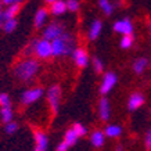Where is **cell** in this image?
<instances>
[{
	"label": "cell",
	"mask_w": 151,
	"mask_h": 151,
	"mask_svg": "<svg viewBox=\"0 0 151 151\" xmlns=\"http://www.w3.org/2000/svg\"><path fill=\"white\" fill-rule=\"evenodd\" d=\"M40 63L36 58H25L14 67V75L21 82H29L37 75Z\"/></svg>",
	"instance_id": "obj_1"
},
{
	"label": "cell",
	"mask_w": 151,
	"mask_h": 151,
	"mask_svg": "<svg viewBox=\"0 0 151 151\" xmlns=\"http://www.w3.org/2000/svg\"><path fill=\"white\" fill-rule=\"evenodd\" d=\"M76 47V40L72 33L65 31L61 36L55 37L51 40V49H53V57H64V55H71L72 51Z\"/></svg>",
	"instance_id": "obj_2"
},
{
	"label": "cell",
	"mask_w": 151,
	"mask_h": 151,
	"mask_svg": "<svg viewBox=\"0 0 151 151\" xmlns=\"http://www.w3.org/2000/svg\"><path fill=\"white\" fill-rule=\"evenodd\" d=\"M39 60H47L53 57V49H51V42L47 39H36L35 43V53Z\"/></svg>",
	"instance_id": "obj_3"
},
{
	"label": "cell",
	"mask_w": 151,
	"mask_h": 151,
	"mask_svg": "<svg viewBox=\"0 0 151 151\" xmlns=\"http://www.w3.org/2000/svg\"><path fill=\"white\" fill-rule=\"evenodd\" d=\"M65 32V25L61 22H51L49 25L43 28V33H42V37L43 39H47V40H54L55 37L61 36L63 33Z\"/></svg>",
	"instance_id": "obj_4"
},
{
	"label": "cell",
	"mask_w": 151,
	"mask_h": 151,
	"mask_svg": "<svg viewBox=\"0 0 151 151\" xmlns=\"http://www.w3.org/2000/svg\"><path fill=\"white\" fill-rule=\"evenodd\" d=\"M46 97H47V101H49V105H50L51 111L54 114H57L60 108V100H61V87L58 85L50 86L49 90L46 92Z\"/></svg>",
	"instance_id": "obj_5"
},
{
	"label": "cell",
	"mask_w": 151,
	"mask_h": 151,
	"mask_svg": "<svg viewBox=\"0 0 151 151\" xmlns=\"http://www.w3.org/2000/svg\"><path fill=\"white\" fill-rule=\"evenodd\" d=\"M118 82V76H116V73L110 71V72H105L103 79H101V85H100V94L101 96H105V94H108V93L112 90L115 87Z\"/></svg>",
	"instance_id": "obj_6"
},
{
	"label": "cell",
	"mask_w": 151,
	"mask_h": 151,
	"mask_svg": "<svg viewBox=\"0 0 151 151\" xmlns=\"http://www.w3.org/2000/svg\"><path fill=\"white\" fill-rule=\"evenodd\" d=\"M45 94V90L42 87H32V89H28L25 92H22L21 94V103L24 105H31L33 103H36L37 100H40Z\"/></svg>",
	"instance_id": "obj_7"
},
{
	"label": "cell",
	"mask_w": 151,
	"mask_h": 151,
	"mask_svg": "<svg viewBox=\"0 0 151 151\" xmlns=\"http://www.w3.org/2000/svg\"><path fill=\"white\" fill-rule=\"evenodd\" d=\"M112 29H114V32L119 33V35H133L134 27H133V22L130 21V18L125 17L122 19L115 21L112 25Z\"/></svg>",
	"instance_id": "obj_8"
},
{
	"label": "cell",
	"mask_w": 151,
	"mask_h": 151,
	"mask_svg": "<svg viewBox=\"0 0 151 151\" xmlns=\"http://www.w3.org/2000/svg\"><path fill=\"white\" fill-rule=\"evenodd\" d=\"M72 60L75 65L79 67V68H86L89 63H90V58H89V54L87 51L83 49V47H75V50L72 51Z\"/></svg>",
	"instance_id": "obj_9"
},
{
	"label": "cell",
	"mask_w": 151,
	"mask_h": 151,
	"mask_svg": "<svg viewBox=\"0 0 151 151\" xmlns=\"http://www.w3.org/2000/svg\"><path fill=\"white\" fill-rule=\"evenodd\" d=\"M33 137H35V148L33 151H47L49 148V137L45 132L42 130H35L33 132Z\"/></svg>",
	"instance_id": "obj_10"
},
{
	"label": "cell",
	"mask_w": 151,
	"mask_h": 151,
	"mask_svg": "<svg viewBox=\"0 0 151 151\" xmlns=\"http://www.w3.org/2000/svg\"><path fill=\"white\" fill-rule=\"evenodd\" d=\"M99 116L104 122H107L111 116V104H110V100L105 96H103L99 100Z\"/></svg>",
	"instance_id": "obj_11"
},
{
	"label": "cell",
	"mask_w": 151,
	"mask_h": 151,
	"mask_svg": "<svg viewBox=\"0 0 151 151\" xmlns=\"http://www.w3.org/2000/svg\"><path fill=\"white\" fill-rule=\"evenodd\" d=\"M144 101H146V99H144V96H143L142 93H139V92L132 93V94L129 96V100H128V110L129 111L139 110V108L144 104Z\"/></svg>",
	"instance_id": "obj_12"
},
{
	"label": "cell",
	"mask_w": 151,
	"mask_h": 151,
	"mask_svg": "<svg viewBox=\"0 0 151 151\" xmlns=\"http://www.w3.org/2000/svg\"><path fill=\"white\" fill-rule=\"evenodd\" d=\"M103 32V22H101V19H93V22L90 24V27H89V31H87V37H89V40H97L99 36L101 35Z\"/></svg>",
	"instance_id": "obj_13"
},
{
	"label": "cell",
	"mask_w": 151,
	"mask_h": 151,
	"mask_svg": "<svg viewBox=\"0 0 151 151\" xmlns=\"http://www.w3.org/2000/svg\"><path fill=\"white\" fill-rule=\"evenodd\" d=\"M65 11H68V10H67L65 0H55L54 3L50 4V9H49V13H50L51 15H54V17L63 15V14H65Z\"/></svg>",
	"instance_id": "obj_14"
},
{
	"label": "cell",
	"mask_w": 151,
	"mask_h": 151,
	"mask_svg": "<svg viewBox=\"0 0 151 151\" xmlns=\"http://www.w3.org/2000/svg\"><path fill=\"white\" fill-rule=\"evenodd\" d=\"M47 17H49V10L47 9H39L35 13V18H33V22H35V27L37 29H40V28L45 27V24L47 21Z\"/></svg>",
	"instance_id": "obj_15"
},
{
	"label": "cell",
	"mask_w": 151,
	"mask_h": 151,
	"mask_svg": "<svg viewBox=\"0 0 151 151\" xmlns=\"http://www.w3.org/2000/svg\"><path fill=\"white\" fill-rule=\"evenodd\" d=\"M148 58L147 57H139V58H136L134 61H133V72L136 73V75H142L144 71L147 69V67H148Z\"/></svg>",
	"instance_id": "obj_16"
},
{
	"label": "cell",
	"mask_w": 151,
	"mask_h": 151,
	"mask_svg": "<svg viewBox=\"0 0 151 151\" xmlns=\"http://www.w3.org/2000/svg\"><path fill=\"white\" fill-rule=\"evenodd\" d=\"M90 143H92L93 147H96V148H101V147L104 146V143H105L104 132H101V130H94V132L90 134Z\"/></svg>",
	"instance_id": "obj_17"
},
{
	"label": "cell",
	"mask_w": 151,
	"mask_h": 151,
	"mask_svg": "<svg viewBox=\"0 0 151 151\" xmlns=\"http://www.w3.org/2000/svg\"><path fill=\"white\" fill-rule=\"evenodd\" d=\"M122 132H124V129H122V126H119V125H107L104 129L105 137H110V139L119 137L122 134Z\"/></svg>",
	"instance_id": "obj_18"
},
{
	"label": "cell",
	"mask_w": 151,
	"mask_h": 151,
	"mask_svg": "<svg viewBox=\"0 0 151 151\" xmlns=\"http://www.w3.org/2000/svg\"><path fill=\"white\" fill-rule=\"evenodd\" d=\"M19 13V3H13V4L7 6V9L4 11H1L4 19H10V18H15V15Z\"/></svg>",
	"instance_id": "obj_19"
},
{
	"label": "cell",
	"mask_w": 151,
	"mask_h": 151,
	"mask_svg": "<svg viewBox=\"0 0 151 151\" xmlns=\"http://www.w3.org/2000/svg\"><path fill=\"white\" fill-rule=\"evenodd\" d=\"M97 3H99V7L105 15H111V14L114 13V3L111 1V0H97Z\"/></svg>",
	"instance_id": "obj_20"
},
{
	"label": "cell",
	"mask_w": 151,
	"mask_h": 151,
	"mask_svg": "<svg viewBox=\"0 0 151 151\" xmlns=\"http://www.w3.org/2000/svg\"><path fill=\"white\" fill-rule=\"evenodd\" d=\"M78 134L75 133V130H73L72 128L71 129H68L67 132H65V134H64V142L68 144L69 147L71 146H73V144H76V142H78Z\"/></svg>",
	"instance_id": "obj_21"
},
{
	"label": "cell",
	"mask_w": 151,
	"mask_h": 151,
	"mask_svg": "<svg viewBox=\"0 0 151 151\" xmlns=\"http://www.w3.org/2000/svg\"><path fill=\"white\" fill-rule=\"evenodd\" d=\"M133 42H134L133 35H122L121 40H119V47L124 49V50H128L133 46Z\"/></svg>",
	"instance_id": "obj_22"
},
{
	"label": "cell",
	"mask_w": 151,
	"mask_h": 151,
	"mask_svg": "<svg viewBox=\"0 0 151 151\" xmlns=\"http://www.w3.org/2000/svg\"><path fill=\"white\" fill-rule=\"evenodd\" d=\"M0 116H1V121L4 122V124H9L13 121V110H11V107H1V110H0Z\"/></svg>",
	"instance_id": "obj_23"
},
{
	"label": "cell",
	"mask_w": 151,
	"mask_h": 151,
	"mask_svg": "<svg viewBox=\"0 0 151 151\" xmlns=\"http://www.w3.org/2000/svg\"><path fill=\"white\" fill-rule=\"evenodd\" d=\"M17 25H18V22H17V19L15 18H10V19H6L4 24H3V31H4L6 33H11L14 32L15 29H17Z\"/></svg>",
	"instance_id": "obj_24"
},
{
	"label": "cell",
	"mask_w": 151,
	"mask_h": 151,
	"mask_svg": "<svg viewBox=\"0 0 151 151\" xmlns=\"http://www.w3.org/2000/svg\"><path fill=\"white\" fill-rule=\"evenodd\" d=\"M92 65H93V68H94V71H96L97 73H101L103 71H104V63H103V60H101L100 57H93L92 58Z\"/></svg>",
	"instance_id": "obj_25"
},
{
	"label": "cell",
	"mask_w": 151,
	"mask_h": 151,
	"mask_svg": "<svg viewBox=\"0 0 151 151\" xmlns=\"http://www.w3.org/2000/svg\"><path fill=\"white\" fill-rule=\"evenodd\" d=\"M65 3H67L68 11H71V13H78L79 11V7H81L79 0H65Z\"/></svg>",
	"instance_id": "obj_26"
},
{
	"label": "cell",
	"mask_w": 151,
	"mask_h": 151,
	"mask_svg": "<svg viewBox=\"0 0 151 151\" xmlns=\"http://www.w3.org/2000/svg\"><path fill=\"white\" fill-rule=\"evenodd\" d=\"M72 129L75 130V133L78 134V137H79V139L83 137V136H86V133H87L86 126H85V125H82V124H79V122H76V124H73Z\"/></svg>",
	"instance_id": "obj_27"
},
{
	"label": "cell",
	"mask_w": 151,
	"mask_h": 151,
	"mask_svg": "<svg viewBox=\"0 0 151 151\" xmlns=\"http://www.w3.org/2000/svg\"><path fill=\"white\" fill-rule=\"evenodd\" d=\"M17 130H18V124L15 121H11L9 124H6V133L7 134H14V133H17Z\"/></svg>",
	"instance_id": "obj_28"
},
{
	"label": "cell",
	"mask_w": 151,
	"mask_h": 151,
	"mask_svg": "<svg viewBox=\"0 0 151 151\" xmlns=\"http://www.w3.org/2000/svg\"><path fill=\"white\" fill-rule=\"evenodd\" d=\"M0 107H11V99L7 93H0Z\"/></svg>",
	"instance_id": "obj_29"
},
{
	"label": "cell",
	"mask_w": 151,
	"mask_h": 151,
	"mask_svg": "<svg viewBox=\"0 0 151 151\" xmlns=\"http://www.w3.org/2000/svg\"><path fill=\"white\" fill-rule=\"evenodd\" d=\"M35 43H36V39H32V40L29 42V45L25 47V50H24V54L27 55V57H31V55L35 53Z\"/></svg>",
	"instance_id": "obj_30"
},
{
	"label": "cell",
	"mask_w": 151,
	"mask_h": 151,
	"mask_svg": "<svg viewBox=\"0 0 151 151\" xmlns=\"http://www.w3.org/2000/svg\"><path fill=\"white\" fill-rule=\"evenodd\" d=\"M144 144H146L147 148H150L151 150V128L147 130L146 133V137H144Z\"/></svg>",
	"instance_id": "obj_31"
},
{
	"label": "cell",
	"mask_w": 151,
	"mask_h": 151,
	"mask_svg": "<svg viewBox=\"0 0 151 151\" xmlns=\"http://www.w3.org/2000/svg\"><path fill=\"white\" fill-rule=\"evenodd\" d=\"M68 148H69V146L65 142H61L57 146V148H55V151H68Z\"/></svg>",
	"instance_id": "obj_32"
},
{
	"label": "cell",
	"mask_w": 151,
	"mask_h": 151,
	"mask_svg": "<svg viewBox=\"0 0 151 151\" xmlns=\"http://www.w3.org/2000/svg\"><path fill=\"white\" fill-rule=\"evenodd\" d=\"M4 17H3V14L0 13V28H3V24H4Z\"/></svg>",
	"instance_id": "obj_33"
},
{
	"label": "cell",
	"mask_w": 151,
	"mask_h": 151,
	"mask_svg": "<svg viewBox=\"0 0 151 151\" xmlns=\"http://www.w3.org/2000/svg\"><path fill=\"white\" fill-rule=\"evenodd\" d=\"M1 1H3V4H6V6H10L14 3V0H1Z\"/></svg>",
	"instance_id": "obj_34"
},
{
	"label": "cell",
	"mask_w": 151,
	"mask_h": 151,
	"mask_svg": "<svg viewBox=\"0 0 151 151\" xmlns=\"http://www.w3.org/2000/svg\"><path fill=\"white\" fill-rule=\"evenodd\" d=\"M115 151H124V147H122V144H118V146H116V148H115Z\"/></svg>",
	"instance_id": "obj_35"
},
{
	"label": "cell",
	"mask_w": 151,
	"mask_h": 151,
	"mask_svg": "<svg viewBox=\"0 0 151 151\" xmlns=\"http://www.w3.org/2000/svg\"><path fill=\"white\" fill-rule=\"evenodd\" d=\"M45 1H46L47 4H51V3H54L55 0H45Z\"/></svg>",
	"instance_id": "obj_36"
},
{
	"label": "cell",
	"mask_w": 151,
	"mask_h": 151,
	"mask_svg": "<svg viewBox=\"0 0 151 151\" xmlns=\"http://www.w3.org/2000/svg\"><path fill=\"white\" fill-rule=\"evenodd\" d=\"M1 11H3V1L0 0V13H1Z\"/></svg>",
	"instance_id": "obj_37"
},
{
	"label": "cell",
	"mask_w": 151,
	"mask_h": 151,
	"mask_svg": "<svg viewBox=\"0 0 151 151\" xmlns=\"http://www.w3.org/2000/svg\"><path fill=\"white\" fill-rule=\"evenodd\" d=\"M24 0H14V3H22Z\"/></svg>",
	"instance_id": "obj_38"
},
{
	"label": "cell",
	"mask_w": 151,
	"mask_h": 151,
	"mask_svg": "<svg viewBox=\"0 0 151 151\" xmlns=\"http://www.w3.org/2000/svg\"><path fill=\"white\" fill-rule=\"evenodd\" d=\"M148 29H150V36H151V24L148 25Z\"/></svg>",
	"instance_id": "obj_39"
}]
</instances>
